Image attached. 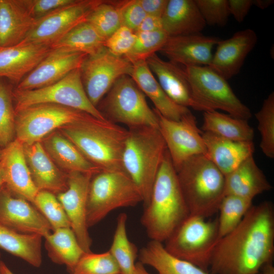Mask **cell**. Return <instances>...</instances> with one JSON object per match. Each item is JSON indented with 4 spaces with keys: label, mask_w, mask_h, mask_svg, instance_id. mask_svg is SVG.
I'll return each instance as SVG.
<instances>
[{
    "label": "cell",
    "mask_w": 274,
    "mask_h": 274,
    "mask_svg": "<svg viewBox=\"0 0 274 274\" xmlns=\"http://www.w3.org/2000/svg\"><path fill=\"white\" fill-rule=\"evenodd\" d=\"M128 131L122 166L140 190L145 208L149 202L167 148L157 128L142 127L129 128Z\"/></svg>",
    "instance_id": "obj_5"
},
{
    "label": "cell",
    "mask_w": 274,
    "mask_h": 274,
    "mask_svg": "<svg viewBox=\"0 0 274 274\" xmlns=\"http://www.w3.org/2000/svg\"><path fill=\"white\" fill-rule=\"evenodd\" d=\"M5 184V175L4 162L2 158L0 160V188Z\"/></svg>",
    "instance_id": "obj_53"
},
{
    "label": "cell",
    "mask_w": 274,
    "mask_h": 274,
    "mask_svg": "<svg viewBox=\"0 0 274 274\" xmlns=\"http://www.w3.org/2000/svg\"><path fill=\"white\" fill-rule=\"evenodd\" d=\"M36 21L27 0H0V47L21 43Z\"/></svg>",
    "instance_id": "obj_24"
},
{
    "label": "cell",
    "mask_w": 274,
    "mask_h": 274,
    "mask_svg": "<svg viewBox=\"0 0 274 274\" xmlns=\"http://www.w3.org/2000/svg\"><path fill=\"white\" fill-rule=\"evenodd\" d=\"M146 62L166 94L176 104L189 109L206 112L195 99L184 68L161 59L155 53Z\"/></svg>",
    "instance_id": "obj_19"
},
{
    "label": "cell",
    "mask_w": 274,
    "mask_h": 274,
    "mask_svg": "<svg viewBox=\"0 0 274 274\" xmlns=\"http://www.w3.org/2000/svg\"><path fill=\"white\" fill-rule=\"evenodd\" d=\"M77 0H27L30 13L36 21L52 12L73 4Z\"/></svg>",
    "instance_id": "obj_46"
},
{
    "label": "cell",
    "mask_w": 274,
    "mask_h": 274,
    "mask_svg": "<svg viewBox=\"0 0 274 274\" xmlns=\"http://www.w3.org/2000/svg\"><path fill=\"white\" fill-rule=\"evenodd\" d=\"M4 148L0 147V160L2 159L3 154Z\"/></svg>",
    "instance_id": "obj_55"
},
{
    "label": "cell",
    "mask_w": 274,
    "mask_h": 274,
    "mask_svg": "<svg viewBox=\"0 0 274 274\" xmlns=\"http://www.w3.org/2000/svg\"><path fill=\"white\" fill-rule=\"evenodd\" d=\"M252 206V199L234 195H225L218 209L219 213L217 219L219 238L233 230Z\"/></svg>",
    "instance_id": "obj_36"
},
{
    "label": "cell",
    "mask_w": 274,
    "mask_h": 274,
    "mask_svg": "<svg viewBox=\"0 0 274 274\" xmlns=\"http://www.w3.org/2000/svg\"><path fill=\"white\" fill-rule=\"evenodd\" d=\"M147 15L161 18L168 0H138Z\"/></svg>",
    "instance_id": "obj_48"
},
{
    "label": "cell",
    "mask_w": 274,
    "mask_h": 274,
    "mask_svg": "<svg viewBox=\"0 0 274 274\" xmlns=\"http://www.w3.org/2000/svg\"><path fill=\"white\" fill-rule=\"evenodd\" d=\"M134 44L124 57L131 63L145 60L158 52L166 43L168 36L163 30L151 32H136Z\"/></svg>",
    "instance_id": "obj_41"
},
{
    "label": "cell",
    "mask_w": 274,
    "mask_h": 274,
    "mask_svg": "<svg viewBox=\"0 0 274 274\" xmlns=\"http://www.w3.org/2000/svg\"><path fill=\"white\" fill-rule=\"evenodd\" d=\"M143 202L137 186L124 170H101L92 176L88 187L87 223L91 227L113 210Z\"/></svg>",
    "instance_id": "obj_6"
},
{
    "label": "cell",
    "mask_w": 274,
    "mask_h": 274,
    "mask_svg": "<svg viewBox=\"0 0 274 274\" xmlns=\"http://www.w3.org/2000/svg\"><path fill=\"white\" fill-rule=\"evenodd\" d=\"M261 139L260 147L268 158H274V92L264 100L259 111L255 114Z\"/></svg>",
    "instance_id": "obj_39"
},
{
    "label": "cell",
    "mask_w": 274,
    "mask_h": 274,
    "mask_svg": "<svg viewBox=\"0 0 274 274\" xmlns=\"http://www.w3.org/2000/svg\"><path fill=\"white\" fill-rule=\"evenodd\" d=\"M72 274H121L119 265L109 251L85 253Z\"/></svg>",
    "instance_id": "obj_42"
},
{
    "label": "cell",
    "mask_w": 274,
    "mask_h": 274,
    "mask_svg": "<svg viewBox=\"0 0 274 274\" xmlns=\"http://www.w3.org/2000/svg\"><path fill=\"white\" fill-rule=\"evenodd\" d=\"M190 215L176 171L166 150L150 199L141 218L151 241L163 243Z\"/></svg>",
    "instance_id": "obj_2"
},
{
    "label": "cell",
    "mask_w": 274,
    "mask_h": 274,
    "mask_svg": "<svg viewBox=\"0 0 274 274\" xmlns=\"http://www.w3.org/2000/svg\"><path fill=\"white\" fill-rule=\"evenodd\" d=\"M102 0H77L37 20L21 42L50 46L79 24L87 20L92 10Z\"/></svg>",
    "instance_id": "obj_14"
},
{
    "label": "cell",
    "mask_w": 274,
    "mask_h": 274,
    "mask_svg": "<svg viewBox=\"0 0 274 274\" xmlns=\"http://www.w3.org/2000/svg\"><path fill=\"white\" fill-rule=\"evenodd\" d=\"M206 25L224 26L230 15L228 0H195Z\"/></svg>",
    "instance_id": "obj_43"
},
{
    "label": "cell",
    "mask_w": 274,
    "mask_h": 274,
    "mask_svg": "<svg viewBox=\"0 0 274 274\" xmlns=\"http://www.w3.org/2000/svg\"><path fill=\"white\" fill-rule=\"evenodd\" d=\"M193 96L206 111L220 110L237 118L248 120L249 108L234 93L227 80L209 66L184 67Z\"/></svg>",
    "instance_id": "obj_10"
},
{
    "label": "cell",
    "mask_w": 274,
    "mask_h": 274,
    "mask_svg": "<svg viewBox=\"0 0 274 274\" xmlns=\"http://www.w3.org/2000/svg\"><path fill=\"white\" fill-rule=\"evenodd\" d=\"M132 64L124 56H116L105 46L99 51L87 55L80 67L86 94L97 107L114 83L124 75L130 76Z\"/></svg>",
    "instance_id": "obj_12"
},
{
    "label": "cell",
    "mask_w": 274,
    "mask_h": 274,
    "mask_svg": "<svg viewBox=\"0 0 274 274\" xmlns=\"http://www.w3.org/2000/svg\"><path fill=\"white\" fill-rule=\"evenodd\" d=\"M201 130L235 141H253L254 135V129L247 120L217 111L203 112Z\"/></svg>",
    "instance_id": "obj_33"
},
{
    "label": "cell",
    "mask_w": 274,
    "mask_h": 274,
    "mask_svg": "<svg viewBox=\"0 0 274 274\" xmlns=\"http://www.w3.org/2000/svg\"><path fill=\"white\" fill-rule=\"evenodd\" d=\"M154 110L158 118L159 130L176 170L189 158L206 155L202 131L197 127L195 117L191 112L179 121H174Z\"/></svg>",
    "instance_id": "obj_13"
},
{
    "label": "cell",
    "mask_w": 274,
    "mask_h": 274,
    "mask_svg": "<svg viewBox=\"0 0 274 274\" xmlns=\"http://www.w3.org/2000/svg\"><path fill=\"white\" fill-rule=\"evenodd\" d=\"M130 76L154 105V108L163 117L179 121L191 113L190 110L174 102L164 92L145 60L132 62Z\"/></svg>",
    "instance_id": "obj_26"
},
{
    "label": "cell",
    "mask_w": 274,
    "mask_h": 274,
    "mask_svg": "<svg viewBox=\"0 0 274 274\" xmlns=\"http://www.w3.org/2000/svg\"><path fill=\"white\" fill-rule=\"evenodd\" d=\"M176 171L190 215L207 218L218 212L225 195V178L208 158L191 157Z\"/></svg>",
    "instance_id": "obj_4"
},
{
    "label": "cell",
    "mask_w": 274,
    "mask_h": 274,
    "mask_svg": "<svg viewBox=\"0 0 274 274\" xmlns=\"http://www.w3.org/2000/svg\"><path fill=\"white\" fill-rule=\"evenodd\" d=\"M220 40L201 33L168 37L159 52L169 61L185 67L209 66L213 49Z\"/></svg>",
    "instance_id": "obj_18"
},
{
    "label": "cell",
    "mask_w": 274,
    "mask_h": 274,
    "mask_svg": "<svg viewBox=\"0 0 274 274\" xmlns=\"http://www.w3.org/2000/svg\"><path fill=\"white\" fill-rule=\"evenodd\" d=\"M14 87L7 79L0 78V147L2 148L15 139Z\"/></svg>",
    "instance_id": "obj_37"
},
{
    "label": "cell",
    "mask_w": 274,
    "mask_h": 274,
    "mask_svg": "<svg viewBox=\"0 0 274 274\" xmlns=\"http://www.w3.org/2000/svg\"><path fill=\"white\" fill-rule=\"evenodd\" d=\"M44 238L45 248L50 259L55 263L65 265L72 274L85 252L71 228L55 229Z\"/></svg>",
    "instance_id": "obj_31"
},
{
    "label": "cell",
    "mask_w": 274,
    "mask_h": 274,
    "mask_svg": "<svg viewBox=\"0 0 274 274\" xmlns=\"http://www.w3.org/2000/svg\"><path fill=\"white\" fill-rule=\"evenodd\" d=\"M86 55L63 48L52 49L14 88L21 91L33 90L55 83L72 71L80 68Z\"/></svg>",
    "instance_id": "obj_17"
},
{
    "label": "cell",
    "mask_w": 274,
    "mask_h": 274,
    "mask_svg": "<svg viewBox=\"0 0 274 274\" xmlns=\"http://www.w3.org/2000/svg\"><path fill=\"white\" fill-rule=\"evenodd\" d=\"M15 111L40 104H54L86 112L101 120H106L88 99L82 82L80 68L49 86L28 90L13 89Z\"/></svg>",
    "instance_id": "obj_11"
},
{
    "label": "cell",
    "mask_w": 274,
    "mask_h": 274,
    "mask_svg": "<svg viewBox=\"0 0 274 274\" xmlns=\"http://www.w3.org/2000/svg\"><path fill=\"white\" fill-rule=\"evenodd\" d=\"M2 262H3V261L2 260L1 255V253H0V274H2V270H1V266H2Z\"/></svg>",
    "instance_id": "obj_56"
},
{
    "label": "cell",
    "mask_w": 274,
    "mask_h": 274,
    "mask_svg": "<svg viewBox=\"0 0 274 274\" xmlns=\"http://www.w3.org/2000/svg\"><path fill=\"white\" fill-rule=\"evenodd\" d=\"M41 142L55 164L67 174L80 172L94 175L101 171L59 131L51 132Z\"/></svg>",
    "instance_id": "obj_29"
},
{
    "label": "cell",
    "mask_w": 274,
    "mask_h": 274,
    "mask_svg": "<svg viewBox=\"0 0 274 274\" xmlns=\"http://www.w3.org/2000/svg\"><path fill=\"white\" fill-rule=\"evenodd\" d=\"M0 223L20 233L36 234L44 237L52 231L50 224L31 202L0 188Z\"/></svg>",
    "instance_id": "obj_16"
},
{
    "label": "cell",
    "mask_w": 274,
    "mask_h": 274,
    "mask_svg": "<svg viewBox=\"0 0 274 274\" xmlns=\"http://www.w3.org/2000/svg\"><path fill=\"white\" fill-rule=\"evenodd\" d=\"M230 15L238 23L242 22L253 6V0H228Z\"/></svg>",
    "instance_id": "obj_47"
},
{
    "label": "cell",
    "mask_w": 274,
    "mask_h": 274,
    "mask_svg": "<svg viewBox=\"0 0 274 274\" xmlns=\"http://www.w3.org/2000/svg\"><path fill=\"white\" fill-rule=\"evenodd\" d=\"M95 118L86 112L62 105H32L15 112V139L23 145H31L41 142L62 126Z\"/></svg>",
    "instance_id": "obj_9"
},
{
    "label": "cell",
    "mask_w": 274,
    "mask_h": 274,
    "mask_svg": "<svg viewBox=\"0 0 274 274\" xmlns=\"http://www.w3.org/2000/svg\"><path fill=\"white\" fill-rule=\"evenodd\" d=\"M23 146L26 163L38 190H46L54 194L66 190L68 174L55 164L41 142Z\"/></svg>",
    "instance_id": "obj_22"
},
{
    "label": "cell",
    "mask_w": 274,
    "mask_h": 274,
    "mask_svg": "<svg viewBox=\"0 0 274 274\" xmlns=\"http://www.w3.org/2000/svg\"><path fill=\"white\" fill-rule=\"evenodd\" d=\"M219 239L217 219L190 215L164 242V247L174 256L209 272Z\"/></svg>",
    "instance_id": "obj_8"
},
{
    "label": "cell",
    "mask_w": 274,
    "mask_h": 274,
    "mask_svg": "<svg viewBox=\"0 0 274 274\" xmlns=\"http://www.w3.org/2000/svg\"><path fill=\"white\" fill-rule=\"evenodd\" d=\"M225 178V195L253 200L255 196L272 188L253 155L247 158Z\"/></svg>",
    "instance_id": "obj_28"
},
{
    "label": "cell",
    "mask_w": 274,
    "mask_h": 274,
    "mask_svg": "<svg viewBox=\"0 0 274 274\" xmlns=\"http://www.w3.org/2000/svg\"><path fill=\"white\" fill-rule=\"evenodd\" d=\"M105 42L94 27L86 20L74 27L51 47L52 49L63 48L91 55L101 49Z\"/></svg>",
    "instance_id": "obj_34"
},
{
    "label": "cell",
    "mask_w": 274,
    "mask_h": 274,
    "mask_svg": "<svg viewBox=\"0 0 274 274\" xmlns=\"http://www.w3.org/2000/svg\"><path fill=\"white\" fill-rule=\"evenodd\" d=\"M273 2V0H253V4L258 8L264 10L271 5Z\"/></svg>",
    "instance_id": "obj_50"
},
{
    "label": "cell",
    "mask_w": 274,
    "mask_h": 274,
    "mask_svg": "<svg viewBox=\"0 0 274 274\" xmlns=\"http://www.w3.org/2000/svg\"><path fill=\"white\" fill-rule=\"evenodd\" d=\"M42 238L39 234L18 232L0 223V248L36 267L42 262Z\"/></svg>",
    "instance_id": "obj_32"
},
{
    "label": "cell",
    "mask_w": 274,
    "mask_h": 274,
    "mask_svg": "<svg viewBox=\"0 0 274 274\" xmlns=\"http://www.w3.org/2000/svg\"><path fill=\"white\" fill-rule=\"evenodd\" d=\"M121 18L122 25L135 32L147 15L138 0L115 1Z\"/></svg>",
    "instance_id": "obj_45"
},
{
    "label": "cell",
    "mask_w": 274,
    "mask_h": 274,
    "mask_svg": "<svg viewBox=\"0 0 274 274\" xmlns=\"http://www.w3.org/2000/svg\"><path fill=\"white\" fill-rule=\"evenodd\" d=\"M58 131L100 170H124L122 155L128 129L95 118L62 126Z\"/></svg>",
    "instance_id": "obj_3"
},
{
    "label": "cell",
    "mask_w": 274,
    "mask_h": 274,
    "mask_svg": "<svg viewBox=\"0 0 274 274\" xmlns=\"http://www.w3.org/2000/svg\"><path fill=\"white\" fill-rule=\"evenodd\" d=\"M135 39L134 32L122 25L105 41L104 46L112 54L124 56L132 49Z\"/></svg>",
    "instance_id": "obj_44"
},
{
    "label": "cell",
    "mask_w": 274,
    "mask_h": 274,
    "mask_svg": "<svg viewBox=\"0 0 274 274\" xmlns=\"http://www.w3.org/2000/svg\"><path fill=\"white\" fill-rule=\"evenodd\" d=\"M96 108L104 118L128 129L142 127L158 128V118L148 105L146 96L129 75L119 78Z\"/></svg>",
    "instance_id": "obj_7"
},
{
    "label": "cell",
    "mask_w": 274,
    "mask_h": 274,
    "mask_svg": "<svg viewBox=\"0 0 274 274\" xmlns=\"http://www.w3.org/2000/svg\"><path fill=\"white\" fill-rule=\"evenodd\" d=\"M132 274H151L144 267V265L140 262L135 263Z\"/></svg>",
    "instance_id": "obj_52"
},
{
    "label": "cell",
    "mask_w": 274,
    "mask_h": 274,
    "mask_svg": "<svg viewBox=\"0 0 274 274\" xmlns=\"http://www.w3.org/2000/svg\"><path fill=\"white\" fill-rule=\"evenodd\" d=\"M205 156L225 176L234 170L255 151L253 141H235L210 132H202Z\"/></svg>",
    "instance_id": "obj_25"
},
{
    "label": "cell",
    "mask_w": 274,
    "mask_h": 274,
    "mask_svg": "<svg viewBox=\"0 0 274 274\" xmlns=\"http://www.w3.org/2000/svg\"><path fill=\"white\" fill-rule=\"evenodd\" d=\"M90 173L73 172L68 174L67 188L57 194L70 222L79 244L85 253L91 252L92 239L87 223V200Z\"/></svg>",
    "instance_id": "obj_15"
},
{
    "label": "cell",
    "mask_w": 274,
    "mask_h": 274,
    "mask_svg": "<svg viewBox=\"0 0 274 274\" xmlns=\"http://www.w3.org/2000/svg\"><path fill=\"white\" fill-rule=\"evenodd\" d=\"M1 270L2 274H14L3 261L2 263Z\"/></svg>",
    "instance_id": "obj_54"
},
{
    "label": "cell",
    "mask_w": 274,
    "mask_h": 274,
    "mask_svg": "<svg viewBox=\"0 0 274 274\" xmlns=\"http://www.w3.org/2000/svg\"><path fill=\"white\" fill-rule=\"evenodd\" d=\"M161 29H163L161 18L147 15L135 32H151Z\"/></svg>",
    "instance_id": "obj_49"
},
{
    "label": "cell",
    "mask_w": 274,
    "mask_h": 274,
    "mask_svg": "<svg viewBox=\"0 0 274 274\" xmlns=\"http://www.w3.org/2000/svg\"><path fill=\"white\" fill-rule=\"evenodd\" d=\"M139 262L154 268L158 274H211L170 254L162 243L150 241L139 252Z\"/></svg>",
    "instance_id": "obj_30"
},
{
    "label": "cell",
    "mask_w": 274,
    "mask_h": 274,
    "mask_svg": "<svg viewBox=\"0 0 274 274\" xmlns=\"http://www.w3.org/2000/svg\"><path fill=\"white\" fill-rule=\"evenodd\" d=\"M261 274H274V266L272 261L265 263L260 269Z\"/></svg>",
    "instance_id": "obj_51"
},
{
    "label": "cell",
    "mask_w": 274,
    "mask_h": 274,
    "mask_svg": "<svg viewBox=\"0 0 274 274\" xmlns=\"http://www.w3.org/2000/svg\"><path fill=\"white\" fill-rule=\"evenodd\" d=\"M33 204L48 221L52 231L60 228H71L68 217L54 193L39 190L35 197Z\"/></svg>",
    "instance_id": "obj_40"
},
{
    "label": "cell",
    "mask_w": 274,
    "mask_h": 274,
    "mask_svg": "<svg viewBox=\"0 0 274 274\" xmlns=\"http://www.w3.org/2000/svg\"><path fill=\"white\" fill-rule=\"evenodd\" d=\"M48 45L21 43L0 47V78L17 85L50 52Z\"/></svg>",
    "instance_id": "obj_21"
},
{
    "label": "cell",
    "mask_w": 274,
    "mask_h": 274,
    "mask_svg": "<svg viewBox=\"0 0 274 274\" xmlns=\"http://www.w3.org/2000/svg\"><path fill=\"white\" fill-rule=\"evenodd\" d=\"M161 19L169 37L201 33L206 26L195 0H168Z\"/></svg>",
    "instance_id": "obj_27"
},
{
    "label": "cell",
    "mask_w": 274,
    "mask_h": 274,
    "mask_svg": "<svg viewBox=\"0 0 274 274\" xmlns=\"http://www.w3.org/2000/svg\"><path fill=\"white\" fill-rule=\"evenodd\" d=\"M274 254V208L253 205L239 224L220 238L214 250L211 274H257Z\"/></svg>",
    "instance_id": "obj_1"
},
{
    "label": "cell",
    "mask_w": 274,
    "mask_h": 274,
    "mask_svg": "<svg viewBox=\"0 0 274 274\" xmlns=\"http://www.w3.org/2000/svg\"><path fill=\"white\" fill-rule=\"evenodd\" d=\"M257 42L254 30L247 28L220 41L209 65L226 80L239 73L245 60Z\"/></svg>",
    "instance_id": "obj_20"
},
{
    "label": "cell",
    "mask_w": 274,
    "mask_h": 274,
    "mask_svg": "<svg viewBox=\"0 0 274 274\" xmlns=\"http://www.w3.org/2000/svg\"><path fill=\"white\" fill-rule=\"evenodd\" d=\"M87 21L106 41L120 27L122 21L115 1H104L89 15Z\"/></svg>",
    "instance_id": "obj_38"
},
{
    "label": "cell",
    "mask_w": 274,
    "mask_h": 274,
    "mask_svg": "<svg viewBox=\"0 0 274 274\" xmlns=\"http://www.w3.org/2000/svg\"><path fill=\"white\" fill-rule=\"evenodd\" d=\"M127 216L120 214L109 252L117 262L121 274H132L138 257L136 246L128 238L126 231Z\"/></svg>",
    "instance_id": "obj_35"
},
{
    "label": "cell",
    "mask_w": 274,
    "mask_h": 274,
    "mask_svg": "<svg viewBox=\"0 0 274 274\" xmlns=\"http://www.w3.org/2000/svg\"><path fill=\"white\" fill-rule=\"evenodd\" d=\"M2 159L5 186L16 195L33 204L39 190L33 183L26 163L23 144L15 139L4 148Z\"/></svg>",
    "instance_id": "obj_23"
}]
</instances>
